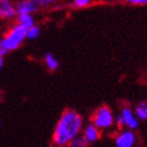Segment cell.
Here are the masks:
<instances>
[{
	"mask_svg": "<svg viewBox=\"0 0 147 147\" xmlns=\"http://www.w3.org/2000/svg\"><path fill=\"white\" fill-rule=\"evenodd\" d=\"M83 128V118L74 109H65L57 121L53 134V144L55 147H64L79 137Z\"/></svg>",
	"mask_w": 147,
	"mask_h": 147,
	"instance_id": "obj_1",
	"label": "cell"
},
{
	"mask_svg": "<svg viewBox=\"0 0 147 147\" xmlns=\"http://www.w3.org/2000/svg\"><path fill=\"white\" fill-rule=\"evenodd\" d=\"M90 121L92 125H95L100 131H102L113 127L115 124V116L109 106L101 105L94 111Z\"/></svg>",
	"mask_w": 147,
	"mask_h": 147,
	"instance_id": "obj_2",
	"label": "cell"
},
{
	"mask_svg": "<svg viewBox=\"0 0 147 147\" xmlns=\"http://www.w3.org/2000/svg\"><path fill=\"white\" fill-rule=\"evenodd\" d=\"M26 33L28 28L21 24H17L7 33L4 38L0 41V46L5 49L7 52L9 51H14L18 49L19 45L21 44L24 38H26Z\"/></svg>",
	"mask_w": 147,
	"mask_h": 147,
	"instance_id": "obj_3",
	"label": "cell"
},
{
	"mask_svg": "<svg viewBox=\"0 0 147 147\" xmlns=\"http://www.w3.org/2000/svg\"><path fill=\"white\" fill-rule=\"evenodd\" d=\"M117 147H137L138 137L130 129H120L113 137Z\"/></svg>",
	"mask_w": 147,
	"mask_h": 147,
	"instance_id": "obj_4",
	"label": "cell"
},
{
	"mask_svg": "<svg viewBox=\"0 0 147 147\" xmlns=\"http://www.w3.org/2000/svg\"><path fill=\"white\" fill-rule=\"evenodd\" d=\"M120 116L122 118L123 122H124V127L127 129L134 130L138 129L139 127V120L136 118L134 110L129 107L128 105H123L120 110Z\"/></svg>",
	"mask_w": 147,
	"mask_h": 147,
	"instance_id": "obj_5",
	"label": "cell"
},
{
	"mask_svg": "<svg viewBox=\"0 0 147 147\" xmlns=\"http://www.w3.org/2000/svg\"><path fill=\"white\" fill-rule=\"evenodd\" d=\"M82 137L86 140V142L90 144V143H95L101 138V131L99 130L95 125H92V123L86 125L83 129Z\"/></svg>",
	"mask_w": 147,
	"mask_h": 147,
	"instance_id": "obj_6",
	"label": "cell"
},
{
	"mask_svg": "<svg viewBox=\"0 0 147 147\" xmlns=\"http://www.w3.org/2000/svg\"><path fill=\"white\" fill-rule=\"evenodd\" d=\"M37 9L33 0H22L16 6V13L20 15H31Z\"/></svg>",
	"mask_w": 147,
	"mask_h": 147,
	"instance_id": "obj_7",
	"label": "cell"
},
{
	"mask_svg": "<svg viewBox=\"0 0 147 147\" xmlns=\"http://www.w3.org/2000/svg\"><path fill=\"white\" fill-rule=\"evenodd\" d=\"M136 118L139 121H146L147 120V101H141L136 105L134 109Z\"/></svg>",
	"mask_w": 147,
	"mask_h": 147,
	"instance_id": "obj_8",
	"label": "cell"
},
{
	"mask_svg": "<svg viewBox=\"0 0 147 147\" xmlns=\"http://www.w3.org/2000/svg\"><path fill=\"white\" fill-rule=\"evenodd\" d=\"M16 9L11 4L9 1H4L0 3V17L1 18H11L15 16Z\"/></svg>",
	"mask_w": 147,
	"mask_h": 147,
	"instance_id": "obj_9",
	"label": "cell"
},
{
	"mask_svg": "<svg viewBox=\"0 0 147 147\" xmlns=\"http://www.w3.org/2000/svg\"><path fill=\"white\" fill-rule=\"evenodd\" d=\"M44 60H45V64L46 66H47V68H49V71H56L57 68H58L59 66V61L57 60V59L54 57V55L53 54H51V53H47L45 55V58H44Z\"/></svg>",
	"mask_w": 147,
	"mask_h": 147,
	"instance_id": "obj_10",
	"label": "cell"
},
{
	"mask_svg": "<svg viewBox=\"0 0 147 147\" xmlns=\"http://www.w3.org/2000/svg\"><path fill=\"white\" fill-rule=\"evenodd\" d=\"M18 22L19 24L23 25L25 28H31L32 26H34V20L31 15H20L18 16Z\"/></svg>",
	"mask_w": 147,
	"mask_h": 147,
	"instance_id": "obj_11",
	"label": "cell"
},
{
	"mask_svg": "<svg viewBox=\"0 0 147 147\" xmlns=\"http://www.w3.org/2000/svg\"><path fill=\"white\" fill-rule=\"evenodd\" d=\"M88 143L86 142V140L83 138L82 136L77 137L76 139H74L73 141L71 142L69 146L71 147H88Z\"/></svg>",
	"mask_w": 147,
	"mask_h": 147,
	"instance_id": "obj_12",
	"label": "cell"
},
{
	"mask_svg": "<svg viewBox=\"0 0 147 147\" xmlns=\"http://www.w3.org/2000/svg\"><path fill=\"white\" fill-rule=\"evenodd\" d=\"M40 34V30L38 26L34 25V26H32L31 28H28V33H26V38L28 39H36L37 37L39 36Z\"/></svg>",
	"mask_w": 147,
	"mask_h": 147,
	"instance_id": "obj_13",
	"label": "cell"
},
{
	"mask_svg": "<svg viewBox=\"0 0 147 147\" xmlns=\"http://www.w3.org/2000/svg\"><path fill=\"white\" fill-rule=\"evenodd\" d=\"M36 6H45L49 4H52L55 0H33Z\"/></svg>",
	"mask_w": 147,
	"mask_h": 147,
	"instance_id": "obj_14",
	"label": "cell"
},
{
	"mask_svg": "<svg viewBox=\"0 0 147 147\" xmlns=\"http://www.w3.org/2000/svg\"><path fill=\"white\" fill-rule=\"evenodd\" d=\"M92 0H75V2L74 4L76 6H80V7H83V6H86L88 5L89 3H90Z\"/></svg>",
	"mask_w": 147,
	"mask_h": 147,
	"instance_id": "obj_15",
	"label": "cell"
},
{
	"mask_svg": "<svg viewBox=\"0 0 147 147\" xmlns=\"http://www.w3.org/2000/svg\"><path fill=\"white\" fill-rule=\"evenodd\" d=\"M126 1L132 3V4H145V3H147V0H126Z\"/></svg>",
	"mask_w": 147,
	"mask_h": 147,
	"instance_id": "obj_16",
	"label": "cell"
},
{
	"mask_svg": "<svg viewBox=\"0 0 147 147\" xmlns=\"http://www.w3.org/2000/svg\"><path fill=\"white\" fill-rule=\"evenodd\" d=\"M6 53H7V51L5 49H3L2 46H0V58H2L3 56L6 55Z\"/></svg>",
	"mask_w": 147,
	"mask_h": 147,
	"instance_id": "obj_17",
	"label": "cell"
},
{
	"mask_svg": "<svg viewBox=\"0 0 147 147\" xmlns=\"http://www.w3.org/2000/svg\"><path fill=\"white\" fill-rule=\"evenodd\" d=\"M2 64H3V60H2V58H0V68H1Z\"/></svg>",
	"mask_w": 147,
	"mask_h": 147,
	"instance_id": "obj_18",
	"label": "cell"
},
{
	"mask_svg": "<svg viewBox=\"0 0 147 147\" xmlns=\"http://www.w3.org/2000/svg\"><path fill=\"white\" fill-rule=\"evenodd\" d=\"M4 1H9V0H0V3H1V2H4Z\"/></svg>",
	"mask_w": 147,
	"mask_h": 147,
	"instance_id": "obj_19",
	"label": "cell"
},
{
	"mask_svg": "<svg viewBox=\"0 0 147 147\" xmlns=\"http://www.w3.org/2000/svg\"><path fill=\"white\" fill-rule=\"evenodd\" d=\"M64 147H71V146H69V145H67V146H64Z\"/></svg>",
	"mask_w": 147,
	"mask_h": 147,
	"instance_id": "obj_20",
	"label": "cell"
}]
</instances>
